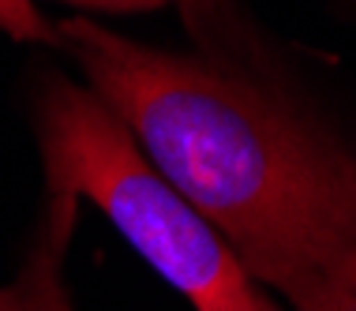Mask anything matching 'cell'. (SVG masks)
Returning a JSON list of instances; mask_svg holds the SVG:
<instances>
[{
	"instance_id": "1",
	"label": "cell",
	"mask_w": 356,
	"mask_h": 311,
	"mask_svg": "<svg viewBox=\"0 0 356 311\" xmlns=\"http://www.w3.org/2000/svg\"><path fill=\"white\" fill-rule=\"evenodd\" d=\"M53 34L259 289L293 311H349L353 139L229 64L158 49L83 15L53 23Z\"/></svg>"
},
{
	"instance_id": "2",
	"label": "cell",
	"mask_w": 356,
	"mask_h": 311,
	"mask_svg": "<svg viewBox=\"0 0 356 311\" xmlns=\"http://www.w3.org/2000/svg\"><path fill=\"white\" fill-rule=\"evenodd\" d=\"M45 191L90 199L195 311L240 296L252 278L218 232L154 169L139 139L86 83L53 75L34 102Z\"/></svg>"
},
{
	"instance_id": "3",
	"label": "cell",
	"mask_w": 356,
	"mask_h": 311,
	"mask_svg": "<svg viewBox=\"0 0 356 311\" xmlns=\"http://www.w3.org/2000/svg\"><path fill=\"white\" fill-rule=\"evenodd\" d=\"M75 221H79V199L68 191H49L23 266L8 285H0V311H75L64 281Z\"/></svg>"
},
{
	"instance_id": "4",
	"label": "cell",
	"mask_w": 356,
	"mask_h": 311,
	"mask_svg": "<svg viewBox=\"0 0 356 311\" xmlns=\"http://www.w3.org/2000/svg\"><path fill=\"white\" fill-rule=\"evenodd\" d=\"M0 34H8L12 42L56 45L53 23L38 12L34 0H0Z\"/></svg>"
},
{
	"instance_id": "5",
	"label": "cell",
	"mask_w": 356,
	"mask_h": 311,
	"mask_svg": "<svg viewBox=\"0 0 356 311\" xmlns=\"http://www.w3.org/2000/svg\"><path fill=\"white\" fill-rule=\"evenodd\" d=\"M207 311H282V304H277L266 289H259L255 281H252V285H248L240 296L225 300V304H218V308H207Z\"/></svg>"
},
{
	"instance_id": "6",
	"label": "cell",
	"mask_w": 356,
	"mask_h": 311,
	"mask_svg": "<svg viewBox=\"0 0 356 311\" xmlns=\"http://www.w3.org/2000/svg\"><path fill=\"white\" fill-rule=\"evenodd\" d=\"M72 8H90V12H150V8L172 4V0H60Z\"/></svg>"
},
{
	"instance_id": "7",
	"label": "cell",
	"mask_w": 356,
	"mask_h": 311,
	"mask_svg": "<svg viewBox=\"0 0 356 311\" xmlns=\"http://www.w3.org/2000/svg\"><path fill=\"white\" fill-rule=\"evenodd\" d=\"M349 311H356V289H353V300H349Z\"/></svg>"
}]
</instances>
